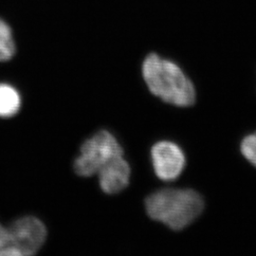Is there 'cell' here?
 <instances>
[{"label":"cell","mask_w":256,"mask_h":256,"mask_svg":"<svg viewBox=\"0 0 256 256\" xmlns=\"http://www.w3.org/2000/svg\"><path fill=\"white\" fill-rule=\"evenodd\" d=\"M142 70L149 90L162 101L180 108L194 104L192 82L174 62L151 54L144 59Z\"/></svg>","instance_id":"1"},{"label":"cell","mask_w":256,"mask_h":256,"mask_svg":"<svg viewBox=\"0 0 256 256\" xmlns=\"http://www.w3.org/2000/svg\"><path fill=\"white\" fill-rule=\"evenodd\" d=\"M147 214L168 228L180 230L202 214L204 202L198 192L184 189H162L151 194L146 200Z\"/></svg>","instance_id":"2"},{"label":"cell","mask_w":256,"mask_h":256,"mask_svg":"<svg viewBox=\"0 0 256 256\" xmlns=\"http://www.w3.org/2000/svg\"><path fill=\"white\" fill-rule=\"evenodd\" d=\"M119 156H124V150L116 138L108 131L102 130L82 144L81 154L74 162V171L80 176H92Z\"/></svg>","instance_id":"3"},{"label":"cell","mask_w":256,"mask_h":256,"mask_svg":"<svg viewBox=\"0 0 256 256\" xmlns=\"http://www.w3.org/2000/svg\"><path fill=\"white\" fill-rule=\"evenodd\" d=\"M9 245L16 256L36 254L46 238V229L42 221L34 216L16 220L9 228Z\"/></svg>","instance_id":"4"},{"label":"cell","mask_w":256,"mask_h":256,"mask_svg":"<svg viewBox=\"0 0 256 256\" xmlns=\"http://www.w3.org/2000/svg\"><path fill=\"white\" fill-rule=\"evenodd\" d=\"M151 158L156 176L165 182L178 178L185 167L182 150L172 142H156L152 147Z\"/></svg>","instance_id":"5"},{"label":"cell","mask_w":256,"mask_h":256,"mask_svg":"<svg viewBox=\"0 0 256 256\" xmlns=\"http://www.w3.org/2000/svg\"><path fill=\"white\" fill-rule=\"evenodd\" d=\"M130 173V166L124 156L112 158L97 174L102 190L110 194L122 191L129 184Z\"/></svg>","instance_id":"6"},{"label":"cell","mask_w":256,"mask_h":256,"mask_svg":"<svg viewBox=\"0 0 256 256\" xmlns=\"http://www.w3.org/2000/svg\"><path fill=\"white\" fill-rule=\"evenodd\" d=\"M21 106L18 92L8 84H0V117L10 118L14 116Z\"/></svg>","instance_id":"7"},{"label":"cell","mask_w":256,"mask_h":256,"mask_svg":"<svg viewBox=\"0 0 256 256\" xmlns=\"http://www.w3.org/2000/svg\"><path fill=\"white\" fill-rule=\"evenodd\" d=\"M16 50L12 28L3 19L0 18V62L10 60Z\"/></svg>","instance_id":"8"},{"label":"cell","mask_w":256,"mask_h":256,"mask_svg":"<svg viewBox=\"0 0 256 256\" xmlns=\"http://www.w3.org/2000/svg\"><path fill=\"white\" fill-rule=\"evenodd\" d=\"M241 152L248 160L256 167V133L248 135L243 140Z\"/></svg>","instance_id":"9"},{"label":"cell","mask_w":256,"mask_h":256,"mask_svg":"<svg viewBox=\"0 0 256 256\" xmlns=\"http://www.w3.org/2000/svg\"><path fill=\"white\" fill-rule=\"evenodd\" d=\"M9 245V232L8 228H5L0 224V250Z\"/></svg>","instance_id":"10"}]
</instances>
